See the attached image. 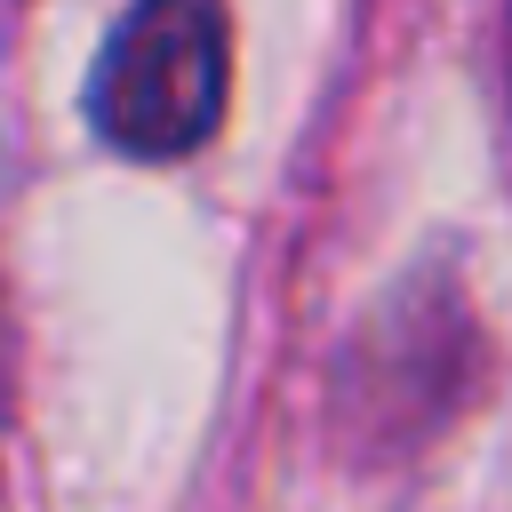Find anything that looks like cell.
Instances as JSON below:
<instances>
[{"label": "cell", "mask_w": 512, "mask_h": 512, "mask_svg": "<svg viewBox=\"0 0 512 512\" xmlns=\"http://www.w3.org/2000/svg\"><path fill=\"white\" fill-rule=\"evenodd\" d=\"M232 96L224 0H128L88 72V120L128 160H184L216 136Z\"/></svg>", "instance_id": "1"}]
</instances>
